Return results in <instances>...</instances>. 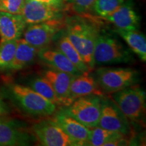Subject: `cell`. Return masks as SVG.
<instances>
[{"label":"cell","instance_id":"obj_4","mask_svg":"<svg viewBox=\"0 0 146 146\" xmlns=\"http://www.w3.org/2000/svg\"><path fill=\"white\" fill-rule=\"evenodd\" d=\"M96 78L104 94H112L137 85L140 73L131 68H100L96 70Z\"/></svg>","mask_w":146,"mask_h":146},{"label":"cell","instance_id":"obj_2","mask_svg":"<svg viewBox=\"0 0 146 146\" xmlns=\"http://www.w3.org/2000/svg\"><path fill=\"white\" fill-rule=\"evenodd\" d=\"M95 66L131 64L135 61L133 52L116 37L100 32L94 52Z\"/></svg>","mask_w":146,"mask_h":146},{"label":"cell","instance_id":"obj_21","mask_svg":"<svg viewBox=\"0 0 146 146\" xmlns=\"http://www.w3.org/2000/svg\"><path fill=\"white\" fill-rule=\"evenodd\" d=\"M28 87L56 106H62L60 100L51 84L43 76L40 75L32 78L28 82Z\"/></svg>","mask_w":146,"mask_h":146},{"label":"cell","instance_id":"obj_5","mask_svg":"<svg viewBox=\"0 0 146 146\" xmlns=\"http://www.w3.org/2000/svg\"><path fill=\"white\" fill-rule=\"evenodd\" d=\"M112 95V99L128 120L138 123L143 119L146 110V94L137 84Z\"/></svg>","mask_w":146,"mask_h":146},{"label":"cell","instance_id":"obj_20","mask_svg":"<svg viewBox=\"0 0 146 146\" xmlns=\"http://www.w3.org/2000/svg\"><path fill=\"white\" fill-rule=\"evenodd\" d=\"M57 48L66 56L80 72H91L88 66L84 62L81 55L72 44L66 34L60 38L58 42Z\"/></svg>","mask_w":146,"mask_h":146},{"label":"cell","instance_id":"obj_10","mask_svg":"<svg viewBox=\"0 0 146 146\" xmlns=\"http://www.w3.org/2000/svg\"><path fill=\"white\" fill-rule=\"evenodd\" d=\"M21 15L27 25L64 21V11L35 1H25Z\"/></svg>","mask_w":146,"mask_h":146},{"label":"cell","instance_id":"obj_17","mask_svg":"<svg viewBox=\"0 0 146 146\" xmlns=\"http://www.w3.org/2000/svg\"><path fill=\"white\" fill-rule=\"evenodd\" d=\"M38 58L49 67L55 70L70 73L76 76L82 73L58 48L45 47L41 49L38 53Z\"/></svg>","mask_w":146,"mask_h":146},{"label":"cell","instance_id":"obj_8","mask_svg":"<svg viewBox=\"0 0 146 146\" xmlns=\"http://www.w3.org/2000/svg\"><path fill=\"white\" fill-rule=\"evenodd\" d=\"M64 21H50L27 25L23 33V39L36 48L47 47L56 36L64 29Z\"/></svg>","mask_w":146,"mask_h":146},{"label":"cell","instance_id":"obj_7","mask_svg":"<svg viewBox=\"0 0 146 146\" xmlns=\"http://www.w3.org/2000/svg\"><path fill=\"white\" fill-rule=\"evenodd\" d=\"M98 127L127 136L131 132L128 118L112 98L102 97L101 112Z\"/></svg>","mask_w":146,"mask_h":146},{"label":"cell","instance_id":"obj_11","mask_svg":"<svg viewBox=\"0 0 146 146\" xmlns=\"http://www.w3.org/2000/svg\"><path fill=\"white\" fill-rule=\"evenodd\" d=\"M116 27L123 30H139L141 17L137 12L133 0H125L112 13L103 18Z\"/></svg>","mask_w":146,"mask_h":146},{"label":"cell","instance_id":"obj_22","mask_svg":"<svg viewBox=\"0 0 146 146\" xmlns=\"http://www.w3.org/2000/svg\"><path fill=\"white\" fill-rule=\"evenodd\" d=\"M89 137L87 145L105 146L106 144L115 139L126 137L120 133L103 129L100 127L90 128Z\"/></svg>","mask_w":146,"mask_h":146},{"label":"cell","instance_id":"obj_3","mask_svg":"<svg viewBox=\"0 0 146 146\" xmlns=\"http://www.w3.org/2000/svg\"><path fill=\"white\" fill-rule=\"evenodd\" d=\"M10 95L24 112L35 116H52L57 106L28 86L13 84L10 87Z\"/></svg>","mask_w":146,"mask_h":146},{"label":"cell","instance_id":"obj_26","mask_svg":"<svg viewBox=\"0 0 146 146\" xmlns=\"http://www.w3.org/2000/svg\"><path fill=\"white\" fill-rule=\"evenodd\" d=\"M96 0H67L68 4L76 14H86L92 10Z\"/></svg>","mask_w":146,"mask_h":146},{"label":"cell","instance_id":"obj_14","mask_svg":"<svg viewBox=\"0 0 146 146\" xmlns=\"http://www.w3.org/2000/svg\"><path fill=\"white\" fill-rule=\"evenodd\" d=\"M41 75L51 84L62 106L66 107L72 103V101L70 98V87L71 82L76 75L53 68L45 70L41 72Z\"/></svg>","mask_w":146,"mask_h":146},{"label":"cell","instance_id":"obj_25","mask_svg":"<svg viewBox=\"0 0 146 146\" xmlns=\"http://www.w3.org/2000/svg\"><path fill=\"white\" fill-rule=\"evenodd\" d=\"M26 0H0V12L21 14Z\"/></svg>","mask_w":146,"mask_h":146},{"label":"cell","instance_id":"obj_13","mask_svg":"<svg viewBox=\"0 0 146 146\" xmlns=\"http://www.w3.org/2000/svg\"><path fill=\"white\" fill-rule=\"evenodd\" d=\"M75 143V146L87 145L90 129L66 114L62 110L55 115L52 119Z\"/></svg>","mask_w":146,"mask_h":146},{"label":"cell","instance_id":"obj_23","mask_svg":"<svg viewBox=\"0 0 146 146\" xmlns=\"http://www.w3.org/2000/svg\"><path fill=\"white\" fill-rule=\"evenodd\" d=\"M18 40L0 43V71L7 70L15 54Z\"/></svg>","mask_w":146,"mask_h":146},{"label":"cell","instance_id":"obj_1","mask_svg":"<svg viewBox=\"0 0 146 146\" xmlns=\"http://www.w3.org/2000/svg\"><path fill=\"white\" fill-rule=\"evenodd\" d=\"M66 35L91 71L95 68L94 52L100 29L96 23L80 16L65 19Z\"/></svg>","mask_w":146,"mask_h":146},{"label":"cell","instance_id":"obj_15","mask_svg":"<svg viewBox=\"0 0 146 146\" xmlns=\"http://www.w3.org/2000/svg\"><path fill=\"white\" fill-rule=\"evenodd\" d=\"M27 25L21 14L0 12V43L21 39Z\"/></svg>","mask_w":146,"mask_h":146},{"label":"cell","instance_id":"obj_9","mask_svg":"<svg viewBox=\"0 0 146 146\" xmlns=\"http://www.w3.org/2000/svg\"><path fill=\"white\" fill-rule=\"evenodd\" d=\"M32 129L35 137L41 145L75 146L74 141L52 119L35 124Z\"/></svg>","mask_w":146,"mask_h":146},{"label":"cell","instance_id":"obj_6","mask_svg":"<svg viewBox=\"0 0 146 146\" xmlns=\"http://www.w3.org/2000/svg\"><path fill=\"white\" fill-rule=\"evenodd\" d=\"M102 97L91 95L76 98L62 110L85 127L98 126L101 112Z\"/></svg>","mask_w":146,"mask_h":146},{"label":"cell","instance_id":"obj_18","mask_svg":"<svg viewBox=\"0 0 146 146\" xmlns=\"http://www.w3.org/2000/svg\"><path fill=\"white\" fill-rule=\"evenodd\" d=\"M39 51V49L29 44L24 39H19L13 60L7 70H21L31 65L38 58Z\"/></svg>","mask_w":146,"mask_h":146},{"label":"cell","instance_id":"obj_12","mask_svg":"<svg viewBox=\"0 0 146 146\" xmlns=\"http://www.w3.org/2000/svg\"><path fill=\"white\" fill-rule=\"evenodd\" d=\"M34 136L14 120L0 118V146L29 145Z\"/></svg>","mask_w":146,"mask_h":146},{"label":"cell","instance_id":"obj_24","mask_svg":"<svg viewBox=\"0 0 146 146\" xmlns=\"http://www.w3.org/2000/svg\"><path fill=\"white\" fill-rule=\"evenodd\" d=\"M125 0H96L92 10L99 17L103 18L116 10Z\"/></svg>","mask_w":146,"mask_h":146},{"label":"cell","instance_id":"obj_28","mask_svg":"<svg viewBox=\"0 0 146 146\" xmlns=\"http://www.w3.org/2000/svg\"><path fill=\"white\" fill-rule=\"evenodd\" d=\"M9 113V108L0 96V116H3Z\"/></svg>","mask_w":146,"mask_h":146},{"label":"cell","instance_id":"obj_27","mask_svg":"<svg viewBox=\"0 0 146 146\" xmlns=\"http://www.w3.org/2000/svg\"><path fill=\"white\" fill-rule=\"evenodd\" d=\"M29 1H35L37 2L43 3V4L50 5L54 8L60 9L65 11L68 7L67 0H29Z\"/></svg>","mask_w":146,"mask_h":146},{"label":"cell","instance_id":"obj_16","mask_svg":"<svg viewBox=\"0 0 146 146\" xmlns=\"http://www.w3.org/2000/svg\"><path fill=\"white\" fill-rule=\"evenodd\" d=\"M96 95L100 97L104 93L98 85L96 78L91 72H82L74 76L70 87V98L73 102L81 97Z\"/></svg>","mask_w":146,"mask_h":146},{"label":"cell","instance_id":"obj_19","mask_svg":"<svg viewBox=\"0 0 146 146\" xmlns=\"http://www.w3.org/2000/svg\"><path fill=\"white\" fill-rule=\"evenodd\" d=\"M114 32L121 36L129 45V49L139 58L146 61V38L145 35L139 30H123L115 29Z\"/></svg>","mask_w":146,"mask_h":146}]
</instances>
